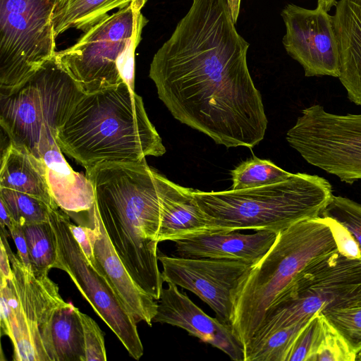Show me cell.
Returning a JSON list of instances; mask_svg holds the SVG:
<instances>
[{
	"mask_svg": "<svg viewBox=\"0 0 361 361\" xmlns=\"http://www.w3.org/2000/svg\"><path fill=\"white\" fill-rule=\"evenodd\" d=\"M235 24L226 0H192L149 76L178 121L216 144L252 148L268 120L247 64L250 44Z\"/></svg>",
	"mask_w": 361,
	"mask_h": 361,
	"instance_id": "obj_1",
	"label": "cell"
},
{
	"mask_svg": "<svg viewBox=\"0 0 361 361\" xmlns=\"http://www.w3.org/2000/svg\"><path fill=\"white\" fill-rule=\"evenodd\" d=\"M85 176L117 254L138 286L158 300L164 282L157 258L162 175L144 159L99 164Z\"/></svg>",
	"mask_w": 361,
	"mask_h": 361,
	"instance_id": "obj_2",
	"label": "cell"
},
{
	"mask_svg": "<svg viewBox=\"0 0 361 361\" xmlns=\"http://www.w3.org/2000/svg\"><path fill=\"white\" fill-rule=\"evenodd\" d=\"M56 142L85 171L105 163L140 162L166 152L142 97L125 82L83 94L59 128Z\"/></svg>",
	"mask_w": 361,
	"mask_h": 361,
	"instance_id": "obj_3",
	"label": "cell"
},
{
	"mask_svg": "<svg viewBox=\"0 0 361 361\" xmlns=\"http://www.w3.org/2000/svg\"><path fill=\"white\" fill-rule=\"evenodd\" d=\"M338 250L329 219L318 216L277 233L233 293L231 324L244 350L280 294L310 262Z\"/></svg>",
	"mask_w": 361,
	"mask_h": 361,
	"instance_id": "obj_4",
	"label": "cell"
},
{
	"mask_svg": "<svg viewBox=\"0 0 361 361\" xmlns=\"http://www.w3.org/2000/svg\"><path fill=\"white\" fill-rule=\"evenodd\" d=\"M201 210L217 231H269L276 233L320 216L332 196L329 182L317 175L292 173L264 186L219 192L194 190Z\"/></svg>",
	"mask_w": 361,
	"mask_h": 361,
	"instance_id": "obj_5",
	"label": "cell"
},
{
	"mask_svg": "<svg viewBox=\"0 0 361 361\" xmlns=\"http://www.w3.org/2000/svg\"><path fill=\"white\" fill-rule=\"evenodd\" d=\"M85 94L56 54L18 86L0 90V124L10 142L38 159Z\"/></svg>",
	"mask_w": 361,
	"mask_h": 361,
	"instance_id": "obj_6",
	"label": "cell"
},
{
	"mask_svg": "<svg viewBox=\"0 0 361 361\" xmlns=\"http://www.w3.org/2000/svg\"><path fill=\"white\" fill-rule=\"evenodd\" d=\"M147 0H133L85 30L71 47L56 51L85 94L123 82L134 89L135 53L147 20L141 11Z\"/></svg>",
	"mask_w": 361,
	"mask_h": 361,
	"instance_id": "obj_7",
	"label": "cell"
},
{
	"mask_svg": "<svg viewBox=\"0 0 361 361\" xmlns=\"http://www.w3.org/2000/svg\"><path fill=\"white\" fill-rule=\"evenodd\" d=\"M6 228L1 241L8 252L12 276L1 279V333L13 346L15 361H55L51 339V318L65 302L58 285L47 272L27 268L11 250Z\"/></svg>",
	"mask_w": 361,
	"mask_h": 361,
	"instance_id": "obj_8",
	"label": "cell"
},
{
	"mask_svg": "<svg viewBox=\"0 0 361 361\" xmlns=\"http://www.w3.org/2000/svg\"><path fill=\"white\" fill-rule=\"evenodd\" d=\"M360 304L361 258L346 257L336 250L317 258L300 272L267 310L249 343L309 319L318 312Z\"/></svg>",
	"mask_w": 361,
	"mask_h": 361,
	"instance_id": "obj_9",
	"label": "cell"
},
{
	"mask_svg": "<svg viewBox=\"0 0 361 361\" xmlns=\"http://www.w3.org/2000/svg\"><path fill=\"white\" fill-rule=\"evenodd\" d=\"M59 0H0V90H11L56 53Z\"/></svg>",
	"mask_w": 361,
	"mask_h": 361,
	"instance_id": "obj_10",
	"label": "cell"
},
{
	"mask_svg": "<svg viewBox=\"0 0 361 361\" xmlns=\"http://www.w3.org/2000/svg\"><path fill=\"white\" fill-rule=\"evenodd\" d=\"M286 138L309 164L347 183L361 180V114H333L314 104Z\"/></svg>",
	"mask_w": 361,
	"mask_h": 361,
	"instance_id": "obj_11",
	"label": "cell"
},
{
	"mask_svg": "<svg viewBox=\"0 0 361 361\" xmlns=\"http://www.w3.org/2000/svg\"><path fill=\"white\" fill-rule=\"evenodd\" d=\"M49 220L57 244V259L54 268L61 269L70 276L129 355L139 360L144 350L137 322L105 277L86 258L70 229L69 215L60 208H51Z\"/></svg>",
	"mask_w": 361,
	"mask_h": 361,
	"instance_id": "obj_12",
	"label": "cell"
},
{
	"mask_svg": "<svg viewBox=\"0 0 361 361\" xmlns=\"http://www.w3.org/2000/svg\"><path fill=\"white\" fill-rule=\"evenodd\" d=\"M164 282L173 283L197 295L221 321L230 323L233 293L252 264L243 261L190 258L158 254Z\"/></svg>",
	"mask_w": 361,
	"mask_h": 361,
	"instance_id": "obj_13",
	"label": "cell"
},
{
	"mask_svg": "<svg viewBox=\"0 0 361 361\" xmlns=\"http://www.w3.org/2000/svg\"><path fill=\"white\" fill-rule=\"evenodd\" d=\"M286 26L282 42L307 77L340 75V55L333 16L321 7L288 4L281 11Z\"/></svg>",
	"mask_w": 361,
	"mask_h": 361,
	"instance_id": "obj_14",
	"label": "cell"
},
{
	"mask_svg": "<svg viewBox=\"0 0 361 361\" xmlns=\"http://www.w3.org/2000/svg\"><path fill=\"white\" fill-rule=\"evenodd\" d=\"M152 322L181 328L223 351L234 361H244V347L230 323L211 317L173 283L162 288Z\"/></svg>",
	"mask_w": 361,
	"mask_h": 361,
	"instance_id": "obj_15",
	"label": "cell"
},
{
	"mask_svg": "<svg viewBox=\"0 0 361 361\" xmlns=\"http://www.w3.org/2000/svg\"><path fill=\"white\" fill-rule=\"evenodd\" d=\"M87 220L94 257L92 264L105 277L136 322L143 321L151 326L157 300L142 290L130 276L109 240L94 205L87 212Z\"/></svg>",
	"mask_w": 361,
	"mask_h": 361,
	"instance_id": "obj_16",
	"label": "cell"
},
{
	"mask_svg": "<svg viewBox=\"0 0 361 361\" xmlns=\"http://www.w3.org/2000/svg\"><path fill=\"white\" fill-rule=\"evenodd\" d=\"M277 233L257 231L243 234L238 231L201 233L176 240L178 255L190 258L238 260L254 264L270 249Z\"/></svg>",
	"mask_w": 361,
	"mask_h": 361,
	"instance_id": "obj_17",
	"label": "cell"
},
{
	"mask_svg": "<svg viewBox=\"0 0 361 361\" xmlns=\"http://www.w3.org/2000/svg\"><path fill=\"white\" fill-rule=\"evenodd\" d=\"M217 231L197 204L194 189L161 177V209L157 236L159 242Z\"/></svg>",
	"mask_w": 361,
	"mask_h": 361,
	"instance_id": "obj_18",
	"label": "cell"
},
{
	"mask_svg": "<svg viewBox=\"0 0 361 361\" xmlns=\"http://www.w3.org/2000/svg\"><path fill=\"white\" fill-rule=\"evenodd\" d=\"M333 16L339 55L338 79L348 98L361 106V0H339Z\"/></svg>",
	"mask_w": 361,
	"mask_h": 361,
	"instance_id": "obj_19",
	"label": "cell"
},
{
	"mask_svg": "<svg viewBox=\"0 0 361 361\" xmlns=\"http://www.w3.org/2000/svg\"><path fill=\"white\" fill-rule=\"evenodd\" d=\"M42 159L49 190L59 208L68 215L89 212L95 203L93 186L86 176L73 170L58 144L48 149Z\"/></svg>",
	"mask_w": 361,
	"mask_h": 361,
	"instance_id": "obj_20",
	"label": "cell"
},
{
	"mask_svg": "<svg viewBox=\"0 0 361 361\" xmlns=\"http://www.w3.org/2000/svg\"><path fill=\"white\" fill-rule=\"evenodd\" d=\"M0 188L35 196L51 208H59L49 190L43 159L11 142L1 157Z\"/></svg>",
	"mask_w": 361,
	"mask_h": 361,
	"instance_id": "obj_21",
	"label": "cell"
},
{
	"mask_svg": "<svg viewBox=\"0 0 361 361\" xmlns=\"http://www.w3.org/2000/svg\"><path fill=\"white\" fill-rule=\"evenodd\" d=\"M78 308L70 302L59 307L51 318L55 361H85L82 326Z\"/></svg>",
	"mask_w": 361,
	"mask_h": 361,
	"instance_id": "obj_22",
	"label": "cell"
},
{
	"mask_svg": "<svg viewBox=\"0 0 361 361\" xmlns=\"http://www.w3.org/2000/svg\"><path fill=\"white\" fill-rule=\"evenodd\" d=\"M133 0H59L53 25L55 37L70 28L85 31L108 12L128 5Z\"/></svg>",
	"mask_w": 361,
	"mask_h": 361,
	"instance_id": "obj_23",
	"label": "cell"
},
{
	"mask_svg": "<svg viewBox=\"0 0 361 361\" xmlns=\"http://www.w3.org/2000/svg\"><path fill=\"white\" fill-rule=\"evenodd\" d=\"M32 270L49 273L57 259L55 233L49 220L22 225Z\"/></svg>",
	"mask_w": 361,
	"mask_h": 361,
	"instance_id": "obj_24",
	"label": "cell"
},
{
	"mask_svg": "<svg viewBox=\"0 0 361 361\" xmlns=\"http://www.w3.org/2000/svg\"><path fill=\"white\" fill-rule=\"evenodd\" d=\"M309 319L277 329L262 339L250 342L244 350V361H286L295 338Z\"/></svg>",
	"mask_w": 361,
	"mask_h": 361,
	"instance_id": "obj_25",
	"label": "cell"
},
{
	"mask_svg": "<svg viewBox=\"0 0 361 361\" xmlns=\"http://www.w3.org/2000/svg\"><path fill=\"white\" fill-rule=\"evenodd\" d=\"M291 174L270 160L254 157L243 161L231 171L233 183L231 189L241 190L271 185L286 180Z\"/></svg>",
	"mask_w": 361,
	"mask_h": 361,
	"instance_id": "obj_26",
	"label": "cell"
},
{
	"mask_svg": "<svg viewBox=\"0 0 361 361\" xmlns=\"http://www.w3.org/2000/svg\"><path fill=\"white\" fill-rule=\"evenodd\" d=\"M0 201L7 208L12 219L20 225L49 220L51 207L35 196L0 188Z\"/></svg>",
	"mask_w": 361,
	"mask_h": 361,
	"instance_id": "obj_27",
	"label": "cell"
},
{
	"mask_svg": "<svg viewBox=\"0 0 361 361\" xmlns=\"http://www.w3.org/2000/svg\"><path fill=\"white\" fill-rule=\"evenodd\" d=\"M324 324V317L321 312L313 314L295 338L286 361H315Z\"/></svg>",
	"mask_w": 361,
	"mask_h": 361,
	"instance_id": "obj_28",
	"label": "cell"
},
{
	"mask_svg": "<svg viewBox=\"0 0 361 361\" xmlns=\"http://www.w3.org/2000/svg\"><path fill=\"white\" fill-rule=\"evenodd\" d=\"M322 314L353 353L356 354L361 350V304Z\"/></svg>",
	"mask_w": 361,
	"mask_h": 361,
	"instance_id": "obj_29",
	"label": "cell"
},
{
	"mask_svg": "<svg viewBox=\"0 0 361 361\" xmlns=\"http://www.w3.org/2000/svg\"><path fill=\"white\" fill-rule=\"evenodd\" d=\"M321 216L334 219L345 227L361 250V205L346 197L333 195Z\"/></svg>",
	"mask_w": 361,
	"mask_h": 361,
	"instance_id": "obj_30",
	"label": "cell"
},
{
	"mask_svg": "<svg viewBox=\"0 0 361 361\" xmlns=\"http://www.w3.org/2000/svg\"><path fill=\"white\" fill-rule=\"evenodd\" d=\"M355 355L343 338L324 318V334L315 361H355Z\"/></svg>",
	"mask_w": 361,
	"mask_h": 361,
	"instance_id": "obj_31",
	"label": "cell"
},
{
	"mask_svg": "<svg viewBox=\"0 0 361 361\" xmlns=\"http://www.w3.org/2000/svg\"><path fill=\"white\" fill-rule=\"evenodd\" d=\"M82 326L85 361H106L104 333L90 317L78 310Z\"/></svg>",
	"mask_w": 361,
	"mask_h": 361,
	"instance_id": "obj_32",
	"label": "cell"
},
{
	"mask_svg": "<svg viewBox=\"0 0 361 361\" xmlns=\"http://www.w3.org/2000/svg\"><path fill=\"white\" fill-rule=\"evenodd\" d=\"M329 219L338 250L346 257L361 258L360 247L348 230L334 219Z\"/></svg>",
	"mask_w": 361,
	"mask_h": 361,
	"instance_id": "obj_33",
	"label": "cell"
},
{
	"mask_svg": "<svg viewBox=\"0 0 361 361\" xmlns=\"http://www.w3.org/2000/svg\"><path fill=\"white\" fill-rule=\"evenodd\" d=\"M8 231L16 246L20 260L27 268L32 269L22 225L13 220L11 226Z\"/></svg>",
	"mask_w": 361,
	"mask_h": 361,
	"instance_id": "obj_34",
	"label": "cell"
},
{
	"mask_svg": "<svg viewBox=\"0 0 361 361\" xmlns=\"http://www.w3.org/2000/svg\"><path fill=\"white\" fill-rule=\"evenodd\" d=\"M69 227L86 258L92 264L94 260V257L92 244L88 232V226L76 225L70 220Z\"/></svg>",
	"mask_w": 361,
	"mask_h": 361,
	"instance_id": "obj_35",
	"label": "cell"
},
{
	"mask_svg": "<svg viewBox=\"0 0 361 361\" xmlns=\"http://www.w3.org/2000/svg\"><path fill=\"white\" fill-rule=\"evenodd\" d=\"M0 276L1 279H7L12 276V268L8 252L1 241Z\"/></svg>",
	"mask_w": 361,
	"mask_h": 361,
	"instance_id": "obj_36",
	"label": "cell"
},
{
	"mask_svg": "<svg viewBox=\"0 0 361 361\" xmlns=\"http://www.w3.org/2000/svg\"><path fill=\"white\" fill-rule=\"evenodd\" d=\"M1 202L0 209V226L1 228H6L9 229L11 226L13 219L8 211L7 208L3 202Z\"/></svg>",
	"mask_w": 361,
	"mask_h": 361,
	"instance_id": "obj_37",
	"label": "cell"
},
{
	"mask_svg": "<svg viewBox=\"0 0 361 361\" xmlns=\"http://www.w3.org/2000/svg\"><path fill=\"white\" fill-rule=\"evenodd\" d=\"M232 18L235 23L240 13L241 0H226Z\"/></svg>",
	"mask_w": 361,
	"mask_h": 361,
	"instance_id": "obj_38",
	"label": "cell"
},
{
	"mask_svg": "<svg viewBox=\"0 0 361 361\" xmlns=\"http://www.w3.org/2000/svg\"><path fill=\"white\" fill-rule=\"evenodd\" d=\"M336 4V0H317V6L321 7L327 12L329 11Z\"/></svg>",
	"mask_w": 361,
	"mask_h": 361,
	"instance_id": "obj_39",
	"label": "cell"
},
{
	"mask_svg": "<svg viewBox=\"0 0 361 361\" xmlns=\"http://www.w3.org/2000/svg\"><path fill=\"white\" fill-rule=\"evenodd\" d=\"M355 361H361V350L356 353Z\"/></svg>",
	"mask_w": 361,
	"mask_h": 361,
	"instance_id": "obj_40",
	"label": "cell"
}]
</instances>
